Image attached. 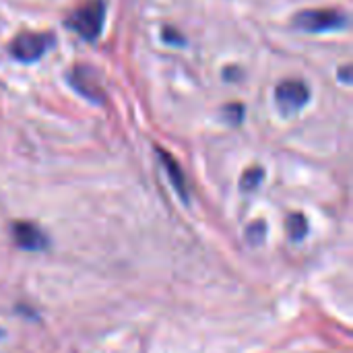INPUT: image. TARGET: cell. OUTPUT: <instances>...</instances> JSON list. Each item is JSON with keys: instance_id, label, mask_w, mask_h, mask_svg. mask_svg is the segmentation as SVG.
I'll use <instances>...</instances> for the list:
<instances>
[{"instance_id": "cell-1", "label": "cell", "mask_w": 353, "mask_h": 353, "mask_svg": "<svg viewBox=\"0 0 353 353\" xmlns=\"http://www.w3.org/2000/svg\"><path fill=\"white\" fill-rule=\"evenodd\" d=\"M105 23V2L103 0H89L87 4L72 10L66 19V27L72 29L81 39L95 41Z\"/></svg>"}, {"instance_id": "cell-2", "label": "cell", "mask_w": 353, "mask_h": 353, "mask_svg": "<svg viewBox=\"0 0 353 353\" xmlns=\"http://www.w3.org/2000/svg\"><path fill=\"white\" fill-rule=\"evenodd\" d=\"M350 19L343 10L335 8H314V10H302L294 17V27L306 33H325V31H337L347 27Z\"/></svg>"}, {"instance_id": "cell-3", "label": "cell", "mask_w": 353, "mask_h": 353, "mask_svg": "<svg viewBox=\"0 0 353 353\" xmlns=\"http://www.w3.org/2000/svg\"><path fill=\"white\" fill-rule=\"evenodd\" d=\"M54 46V37L50 33H35V31H25L19 33L12 41H10V54L12 58H17L19 62H35L41 56H46V52Z\"/></svg>"}, {"instance_id": "cell-4", "label": "cell", "mask_w": 353, "mask_h": 353, "mask_svg": "<svg viewBox=\"0 0 353 353\" xmlns=\"http://www.w3.org/2000/svg\"><path fill=\"white\" fill-rule=\"evenodd\" d=\"M275 99L279 110L285 116H292L296 112H300L308 99H310V89L304 81L298 79H290V81H281L275 89Z\"/></svg>"}, {"instance_id": "cell-5", "label": "cell", "mask_w": 353, "mask_h": 353, "mask_svg": "<svg viewBox=\"0 0 353 353\" xmlns=\"http://www.w3.org/2000/svg\"><path fill=\"white\" fill-rule=\"evenodd\" d=\"M12 238L14 244L27 252H43L50 246V238L46 236V232L29 221H17L12 225Z\"/></svg>"}, {"instance_id": "cell-6", "label": "cell", "mask_w": 353, "mask_h": 353, "mask_svg": "<svg viewBox=\"0 0 353 353\" xmlns=\"http://www.w3.org/2000/svg\"><path fill=\"white\" fill-rule=\"evenodd\" d=\"M155 153L168 174V180L172 184V188L176 190V194L182 199V203H190V192H188V184H186V178H184V172L180 168V163L176 161V157H172L168 151H163L161 147H155Z\"/></svg>"}, {"instance_id": "cell-7", "label": "cell", "mask_w": 353, "mask_h": 353, "mask_svg": "<svg viewBox=\"0 0 353 353\" xmlns=\"http://www.w3.org/2000/svg\"><path fill=\"white\" fill-rule=\"evenodd\" d=\"M91 77V72L89 70H85V68H74L72 72H70V85L81 93V95H85L87 99H91V101H101V91L95 87V83L89 79Z\"/></svg>"}, {"instance_id": "cell-8", "label": "cell", "mask_w": 353, "mask_h": 353, "mask_svg": "<svg viewBox=\"0 0 353 353\" xmlns=\"http://www.w3.org/2000/svg\"><path fill=\"white\" fill-rule=\"evenodd\" d=\"M285 230L294 242H302L308 236V219L302 213H292L285 221Z\"/></svg>"}, {"instance_id": "cell-9", "label": "cell", "mask_w": 353, "mask_h": 353, "mask_svg": "<svg viewBox=\"0 0 353 353\" xmlns=\"http://www.w3.org/2000/svg\"><path fill=\"white\" fill-rule=\"evenodd\" d=\"M263 178H265V170L263 168H250V170L244 172L240 186H242L244 192H252V190H256L261 186Z\"/></svg>"}, {"instance_id": "cell-10", "label": "cell", "mask_w": 353, "mask_h": 353, "mask_svg": "<svg viewBox=\"0 0 353 353\" xmlns=\"http://www.w3.org/2000/svg\"><path fill=\"white\" fill-rule=\"evenodd\" d=\"M267 238V225L265 221H256V223H250L248 230H246V240L252 244V246H261Z\"/></svg>"}, {"instance_id": "cell-11", "label": "cell", "mask_w": 353, "mask_h": 353, "mask_svg": "<svg viewBox=\"0 0 353 353\" xmlns=\"http://www.w3.org/2000/svg\"><path fill=\"white\" fill-rule=\"evenodd\" d=\"M242 116H244V105L242 103H230V105L223 108V118L234 126L242 122Z\"/></svg>"}, {"instance_id": "cell-12", "label": "cell", "mask_w": 353, "mask_h": 353, "mask_svg": "<svg viewBox=\"0 0 353 353\" xmlns=\"http://www.w3.org/2000/svg\"><path fill=\"white\" fill-rule=\"evenodd\" d=\"M176 33H178V31H174V29H168V27H165V31H163V39H165V41H170V43H184V39H182V37H178Z\"/></svg>"}, {"instance_id": "cell-13", "label": "cell", "mask_w": 353, "mask_h": 353, "mask_svg": "<svg viewBox=\"0 0 353 353\" xmlns=\"http://www.w3.org/2000/svg\"><path fill=\"white\" fill-rule=\"evenodd\" d=\"M341 74V79H343V83H352V66H343V70L339 72Z\"/></svg>"}, {"instance_id": "cell-14", "label": "cell", "mask_w": 353, "mask_h": 353, "mask_svg": "<svg viewBox=\"0 0 353 353\" xmlns=\"http://www.w3.org/2000/svg\"><path fill=\"white\" fill-rule=\"evenodd\" d=\"M0 337H2V331H0Z\"/></svg>"}]
</instances>
